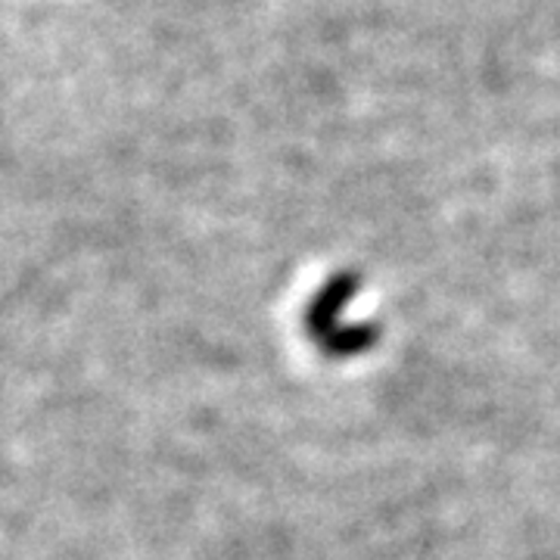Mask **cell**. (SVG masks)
Returning <instances> with one entry per match:
<instances>
[{
	"instance_id": "cell-1",
	"label": "cell",
	"mask_w": 560,
	"mask_h": 560,
	"mask_svg": "<svg viewBox=\"0 0 560 560\" xmlns=\"http://www.w3.org/2000/svg\"><path fill=\"white\" fill-rule=\"evenodd\" d=\"M359 283L361 280L355 271H340L320 287L318 296L305 308V330L312 340L318 342L327 359L361 355V352L374 349V342L381 340L377 324H355V327L340 324V312L355 296Z\"/></svg>"
}]
</instances>
